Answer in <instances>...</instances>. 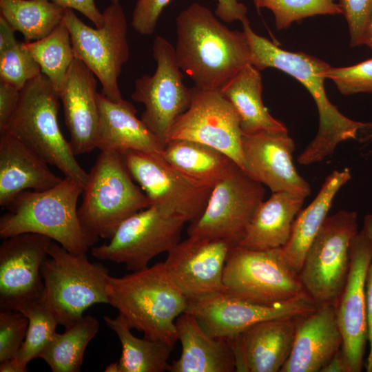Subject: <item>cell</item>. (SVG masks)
<instances>
[{
	"mask_svg": "<svg viewBox=\"0 0 372 372\" xmlns=\"http://www.w3.org/2000/svg\"><path fill=\"white\" fill-rule=\"evenodd\" d=\"M14 32L15 30L12 26L0 15V52L8 49L18 41Z\"/></svg>",
	"mask_w": 372,
	"mask_h": 372,
	"instance_id": "obj_45",
	"label": "cell"
},
{
	"mask_svg": "<svg viewBox=\"0 0 372 372\" xmlns=\"http://www.w3.org/2000/svg\"><path fill=\"white\" fill-rule=\"evenodd\" d=\"M243 171L272 193L288 192L304 198L309 184L297 172L293 163V140L287 133L259 131L242 134Z\"/></svg>",
	"mask_w": 372,
	"mask_h": 372,
	"instance_id": "obj_20",
	"label": "cell"
},
{
	"mask_svg": "<svg viewBox=\"0 0 372 372\" xmlns=\"http://www.w3.org/2000/svg\"><path fill=\"white\" fill-rule=\"evenodd\" d=\"M257 1L258 0H253L254 3V5H256V3H257Z\"/></svg>",
	"mask_w": 372,
	"mask_h": 372,
	"instance_id": "obj_50",
	"label": "cell"
},
{
	"mask_svg": "<svg viewBox=\"0 0 372 372\" xmlns=\"http://www.w3.org/2000/svg\"><path fill=\"white\" fill-rule=\"evenodd\" d=\"M220 92L237 112L243 133L288 132L285 125L274 118L264 105L261 74L251 64L245 67Z\"/></svg>",
	"mask_w": 372,
	"mask_h": 372,
	"instance_id": "obj_30",
	"label": "cell"
},
{
	"mask_svg": "<svg viewBox=\"0 0 372 372\" xmlns=\"http://www.w3.org/2000/svg\"><path fill=\"white\" fill-rule=\"evenodd\" d=\"M300 318H277L257 322L229 340L237 372H280L291 351Z\"/></svg>",
	"mask_w": 372,
	"mask_h": 372,
	"instance_id": "obj_21",
	"label": "cell"
},
{
	"mask_svg": "<svg viewBox=\"0 0 372 372\" xmlns=\"http://www.w3.org/2000/svg\"><path fill=\"white\" fill-rule=\"evenodd\" d=\"M108 304L131 329L144 337L174 347L178 340L176 318L185 312L188 300L169 276L165 262L107 278Z\"/></svg>",
	"mask_w": 372,
	"mask_h": 372,
	"instance_id": "obj_3",
	"label": "cell"
},
{
	"mask_svg": "<svg viewBox=\"0 0 372 372\" xmlns=\"http://www.w3.org/2000/svg\"><path fill=\"white\" fill-rule=\"evenodd\" d=\"M83 192L80 183L65 177L48 189L19 193L0 218V237L37 234L71 253L87 254L96 241L84 231L79 220L77 203Z\"/></svg>",
	"mask_w": 372,
	"mask_h": 372,
	"instance_id": "obj_4",
	"label": "cell"
},
{
	"mask_svg": "<svg viewBox=\"0 0 372 372\" xmlns=\"http://www.w3.org/2000/svg\"><path fill=\"white\" fill-rule=\"evenodd\" d=\"M23 45L59 92L75 59L70 34L63 21L47 37L31 42L23 41Z\"/></svg>",
	"mask_w": 372,
	"mask_h": 372,
	"instance_id": "obj_34",
	"label": "cell"
},
{
	"mask_svg": "<svg viewBox=\"0 0 372 372\" xmlns=\"http://www.w3.org/2000/svg\"><path fill=\"white\" fill-rule=\"evenodd\" d=\"M325 76L344 95L372 94V57L351 66L330 67Z\"/></svg>",
	"mask_w": 372,
	"mask_h": 372,
	"instance_id": "obj_39",
	"label": "cell"
},
{
	"mask_svg": "<svg viewBox=\"0 0 372 372\" xmlns=\"http://www.w3.org/2000/svg\"><path fill=\"white\" fill-rule=\"evenodd\" d=\"M251 51V64L258 70L273 68L294 77L308 90L316 103L319 127L313 140L298 157L300 165L321 162L331 156L342 141L372 136V123L350 119L339 112L327 97L324 80L331 67L324 61L302 52L285 50L257 34L247 18L241 21Z\"/></svg>",
	"mask_w": 372,
	"mask_h": 372,
	"instance_id": "obj_1",
	"label": "cell"
},
{
	"mask_svg": "<svg viewBox=\"0 0 372 372\" xmlns=\"http://www.w3.org/2000/svg\"><path fill=\"white\" fill-rule=\"evenodd\" d=\"M342 342L335 304L319 305L298 319L291 351L280 372H320Z\"/></svg>",
	"mask_w": 372,
	"mask_h": 372,
	"instance_id": "obj_23",
	"label": "cell"
},
{
	"mask_svg": "<svg viewBox=\"0 0 372 372\" xmlns=\"http://www.w3.org/2000/svg\"><path fill=\"white\" fill-rule=\"evenodd\" d=\"M28 319L19 311H0V362L14 358L26 335Z\"/></svg>",
	"mask_w": 372,
	"mask_h": 372,
	"instance_id": "obj_40",
	"label": "cell"
},
{
	"mask_svg": "<svg viewBox=\"0 0 372 372\" xmlns=\"http://www.w3.org/2000/svg\"><path fill=\"white\" fill-rule=\"evenodd\" d=\"M307 294L267 305L238 298L226 291L188 301L185 312L192 314L210 335L230 340L260 321L277 318H301L318 307Z\"/></svg>",
	"mask_w": 372,
	"mask_h": 372,
	"instance_id": "obj_16",
	"label": "cell"
},
{
	"mask_svg": "<svg viewBox=\"0 0 372 372\" xmlns=\"http://www.w3.org/2000/svg\"><path fill=\"white\" fill-rule=\"evenodd\" d=\"M65 9L49 0H0V15L24 42L41 39L63 21Z\"/></svg>",
	"mask_w": 372,
	"mask_h": 372,
	"instance_id": "obj_33",
	"label": "cell"
},
{
	"mask_svg": "<svg viewBox=\"0 0 372 372\" xmlns=\"http://www.w3.org/2000/svg\"><path fill=\"white\" fill-rule=\"evenodd\" d=\"M52 241L32 233L3 239L0 245V311H17L43 296L41 269Z\"/></svg>",
	"mask_w": 372,
	"mask_h": 372,
	"instance_id": "obj_18",
	"label": "cell"
},
{
	"mask_svg": "<svg viewBox=\"0 0 372 372\" xmlns=\"http://www.w3.org/2000/svg\"><path fill=\"white\" fill-rule=\"evenodd\" d=\"M134 181L119 152L101 151L88 173L78 209L84 231L95 241L110 239L125 220L150 206Z\"/></svg>",
	"mask_w": 372,
	"mask_h": 372,
	"instance_id": "obj_6",
	"label": "cell"
},
{
	"mask_svg": "<svg viewBox=\"0 0 372 372\" xmlns=\"http://www.w3.org/2000/svg\"><path fill=\"white\" fill-rule=\"evenodd\" d=\"M255 6L258 12L265 8L273 12L278 30L307 17L342 14L339 3L334 0H258Z\"/></svg>",
	"mask_w": 372,
	"mask_h": 372,
	"instance_id": "obj_37",
	"label": "cell"
},
{
	"mask_svg": "<svg viewBox=\"0 0 372 372\" xmlns=\"http://www.w3.org/2000/svg\"><path fill=\"white\" fill-rule=\"evenodd\" d=\"M59 6L65 9L75 10L95 25L96 28H101L104 23L103 12H101L96 6L94 0H49Z\"/></svg>",
	"mask_w": 372,
	"mask_h": 372,
	"instance_id": "obj_44",
	"label": "cell"
},
{
	"mask_svg": "<svg viewBox=\"0 0 372 372\" xmlns=\"http://www.w3.org/2000/svg\"><path fill=\"white\" fill-rule=\"evenodd\" d=\"M226 291L241 299L271 305L307 293L282 248L255 250L231 247L225 265Z\"/></svg>",
	"mask_w": 372,
	"mask_h": 372,
	"instance_id": "obj_8",
	"label": "cell"
},
{
	"mask_svg": "<svg viewBox=\"0 0 372 372\" xmlns=\"http://www.w3.org/2000/svg\"><path fill=\"white\" fill-rule=\"evenodd\" d=\"M181 354L169 365L171 372H234L236 357L229 340L209 335L197 319L184 312L176 320Z\"/></svg>",
	"mask_w": 372,
	"mask_h": 372,
	"instance_id": "obj_26",
	"label": "cell"
},
{
	"mask_svg": "<svg viewBox=\"0 0 372 372\" xmlns=\"http://www.w3.org/2000/svg\"><path fill=\"white\" fill-rule=\"evenodd\" d=\"M60 101L58 92L41 72L20 90L17 109L6 132L84 188L88 173L76 160L70 142L61 133L58 122Z\"/></svg>",
	"mask_w": 372,
	"mask_h": 372,
	"instance_id": "obj_5",
	"label": "cell"
},
{
	"mask_svg": "<svg viewBox=\"0 0 372 372\" xmlns=\"http://www.w3.org/2000/svg\"><path fill=\"white\" fill-rule=\"evenodd\" d=\"M41 73V68L23 42L17 41L0 52V82L21 90L30 80Z\"/></svg>",
	"mask_w": 372,
	"mask_h": 372,
	"instance_id": "obj_38",
	"label": "cell"
},
{
	"mask_svg": "<svg viewBox=\"0 0 372 372\" xmlns=\"http://www.w3.org/2000/svg\"><path fill=\"white\" fill-rule=\"evenodd\" d=\"M96 85L94 73L75 58L58 92L70 132L69 142L76 156L96 148L99 118Z\"/></svg>",
	"mask_w": 372,
	"mask_h": 372,
	"instance_id": "obj_22",
	"label": "cell"
},
{
	"mask_svg": "<svg viewBox=\"0 0 372 372\" xmlns=\"http://www.w3.org/2000/svg\"><path fill=\"white\" fill-rule=\"evenodd\" d=\"M48 254L41 269L44 284L41 298L60 325L66 327L81 319L93 304H108L110 274L105 266L91 262L87 254L71 253L53 240Z\"/></svg>",
	"mask_w": 372,
	"mask_h": 372,
	"instance_id": "obj_7",
	"label": "cell"
},
{
	"mask_svg": "<svg viewBox=\"0 0 372 372\" xmlns=\"http://www.w3.org/2000/svg\"><path fill=\"white\" fill-rule=\"evenodd\" d=\"M185 223L180 216L150 205L125 220L109 242L93 246L91 254L101 260L123 263L131 271H139L180 241Z\"/></svg>",
	"mask_w": 372,
	"mask_h": 372,
	"instance_id": "obj_11",
	"label": "cell"
},
{
	"mask_svg": "<svg viewBox=\"0 0 372 372\" xmlns=\"http://www.w3.org/2000/svg\"><path fill=\"white\" fill-rule=\"evenodd\" d=\"M99 125L95 141L101 151L136 150L163 156L165 145L150 131L129 101L114 102L97 94Z\"/></svg>",
	"mask_w": 372,
	"mask_h": 372,
	"instance_id": "obj_24",
	"label": "cell"
},
{
	"mask_svg": "<svg viewBox=\"0 0 372 372\" xmlns=\"http://www.w3.org/2000/svg\"><path fill=\"white\" fill-rule=\"evenodd\" d=\"M265 194L262 184L236 167L213 187L203 214L189 224L188 236L220 239L232 247L238 245Z\"/></svg>",
	"mask_w": 372,
	"mask_h": 372,
	"instance_id": "obj_14",
	"label": "cell"
},
{
	"mask_svg": "<svg viewBox=\"0 0 372 372\" xmlns=\"http://www.w3.org/2000/svg\"><path fill=\"white\" fill-rule=\"evenodd\" d=\"M351 178L348 168L332 172L314 200L296 216L289 238L281 248L290 265L298 273L310 245L328 216L334 197Z\"/></svg>",
	"mask_w": 372,
	"mask_h": 372,
	"instance_id": "obj_28",
	"label": "cell"
},
{
	"mask_svg": "<svg viewBox=\"0 0 372 372\" xmlns=\"http://www.w3.org/2000/svg\"><path fill=\"white\" fill-rule=\"evenodd\" d=\"M190 91L189 106L172 124L165 144L174 140L205 144L227 155L243 170V132L234 106L218 90L194 85Z\"/></svg>",
	"mask_w": 372,
	"mask_h": 372,
	"instance_id": "obj_13",
	"label": "cell"
},
{
	"mask_svg": "<svg viewBox=\"0 0 372 372\" xmlns=\"http://www.w3.org/2000/svg\"><path fill=\"white\" fill-rule=\"evenodd\" d=\"M350 256L347 279L335 305L336 317L348 372H360L368 342L366 280L372 258V241L364 227L352 240Z\"/></svg>",
	"mask_w": 372,
	"mask_h": 372,
	"instance_id": "obj_17",
	"label": "cell"
},
{
	"mask_svg": "<svg viewBox=\"0 0 372 372\" xmlns=\"http://www.w3.org/2000/svg\"><path fill=\"white\" fill-rule=\"evenodd\" d=\"M20 90L0 82V133L5 132L18 107Z\"/></svg>",
	"mask_w": 372,
	"mask_h": 372,
	"instance_id": "obj_42",
	"label": "cell"
},
{
	"mask_svg": "<svg viewBox=\"0 0 372 372\" xmlns=\"http://www.w3.org/2000/svg\"><path fill=\"white\" fill-rule=\"evenodd\" d=\"M152 54L156 68L152 75L135 80L132 99L144 105L141 120L165 145L166 135L176 119L190 104L191 91L183 83L174 47L157 36Z\"/></svg>",
	"mask_w": 372,
	"mask_h": 372,
	"instance_id": "obj_12",
	"label": "cell"
},
{
	"mask_svg": "<svg viewBox=\"0 0 372 372\" xmlns=\"http://www.w3.org/2000/svg\"><path fill=\"white\" fill-rule=\"evenodd\" d=\"M120 153L150 205L180 216L186 223L194 222L201 216L213 187L189 180L163 156L131 149Z\"/></svg>",
	"mask_w": 372,
	"mask_h": 372,
	"instance_id": "obj_15",
	"label": "cell"
},
{
	"mask_svg": "<svg viewBox=\"0 0 372 372\" xmlns=\"http://www.w3.org/2000/svg\"><path fill=\"white\" fill-rule=\"evenodd\" d=\"M178 64L194 85L220 91L245 67L251 51L243 30L223 25L207 7L194 3L176 19Z\"/></svg>",
	"mask_w": 372,
	"mask_h": 372,
	"instance_id": "obj_2",
	"label": "cell"
},
{
	"mask_svg": "<svg viewBox=\"0 0 372 372\" xmlns=\"http://www.w3.org/2000/svg\"><path fill=\"white\" fill-rule=\"evenodd\" d=\"M105 372H120L118 362L110 364L105 368Z\"/></svg>",
	"mask_w": 372,
	"mask_h": 372,
	"instance_id": "obj_48",
	"label": "cell"
},
{
	"mask_svg": "<svg viewBox=\"0 0 372 372\" xmlns=\"http://www.w3.org/2000/svg\"><path fill=\"white\" fill-rule=\"evenodd\" d=\"M171 0H138L132 12V26L142 35L154 33L159 17ZM247 7L238 0H218L216 15L225 22L242 21L247 17Z\"/></svg>",
	"mask_w": 372,
	"mask_h": 372,
	"instance_id": "obj_36",
	"label": "cell"
},
{
	"mask_svg": "<svg viewBox=\"0 0 372 372\" xmlns=\"http://www.w3.org/2000/svg\"><path fill=\"white\" fill-rule=\"evenodd\" d=\"M163 158L183 176L199 185L213 187L239 167L220 150L196 141H168Z\"/></svg>",
	"mask_w": 372,
	"mask_h": 372,
	"instance_id": "obj_29",
	"label": "cell"
},
{
	"mask_svg": "<svg viewBox=\"0 0 372 372\" xmlns=\"http://www.w3.org/2000/svg\"><path fill=\"white\" fill-rule=\"evenodd\" d=\"M231 247L223 240L189 235L168 252L167 271L188 301L226 291L223 273Z\"/></svg>",
	"mask_w": 372,
	"mask_h": 372,
	"instance_id": "obj_19",
	"label": "cell"
},
{
	"mask_svg": "<svg viewBox=\"0 0 372 372\" xmlns=\"http://www.w3.org/2000/svg\"><path fill=\"white\" fill-rule=\"evenodd\" d=\"M111 3H120V0H109Z\"/></svg>",
	"mask_w": 372,
	"mask_h": 372,
	"instance_id": "obj_49",
	"label": "cell"
},
{
	"mask_svg": "<svg viewBox=\"0 0 372 372\" xmlns=\"http://www.w3.org/2000/svg\"><path fill=\"white\" fill-rule=\"evenodd\" d=\"M304 198L288 192L272 193L256 209L238 245L255 250L282 247L289 238Z\"/></svg>",
	"mask_w": 372,
	"mask_h": 372,
	"instance_id": "obj_27",
	"label": "cell"
},
{
	"mask_svg": "<svg viewBox=\"0 0 372 372\" xmlns=\"http://www.w3.org/2000/svg\"><path fill=\"white\" fill-rule=\"evenodd\" d=\"M99 328V322L95 317L83 316L66 327L63 333L56 332L39 358L53 372L80 371L85 349Z\"/></svg>",
	"mask_w": 372,
	"mask_h": 372,
	"instance_id": "obj_32",
	"label": "cell"
},
{
	"mask_svg": "<svg viewBox=\"0 0 372 372\" xmlns=\"http://www.w3.org/2000/svg\"><path fill=\"white\" fill-rule=\"evenodd\" d=\"M358 231L357 213L340 210L327 216L310 245L298 274L305 292L318 305H336L349 271L351 242Z\"/></svg>",
	"mask_w": 372,
	"mask_h": 372,
	"instance_id": "obj_9",
	"label": "cell"
},
{
	"mask_svg": "<svg viewBox=\"0 0 372 372\" xmlns=\"http://www.w3.org/2000/svg\"><path fill=\"white\" fill-rule=\"evenodd\" d=\"M17 311L28 319L25 340L13 358L19 372L27 371V365L32 360L39 358L56 333L59 324L54 313L41 297L37 300L20 306Z\"/></svg>",
	"mask_w": 372,
	"mask_h": 372,
	"instance_id": "obj_35",
	"label": "cell"
},
{
	"mask_svg": "<svg viewBox=\"0 0 372 372\" xmlns=\"http://www.w3.org/2000/svg\"><path fill=\"white\" fill-rule=\"evenodd\" d=\"M103 14V26L93 28L83 23L74 10L65 8L63 22L69 30L75 58L98 79L101 94L118 102L123 99L118 77L130 58L127 19L120 3H110Z\"/></svg>",
	"mask_w": 372,
	"mask_h": 372,
	"instance_id": "obj_10",
	"label": "cell"
},
{
	"mask_svg": "<svg viewBox=\"0 0 372 372\" xmlns=\"http://www.w3.org/2000/svg\"><path fill=\"white\" fill-rule=\"evenodd\" d=\"M363 227L366 230L372 241V214H367L364 217ZM366 303L369 353L365 363V369L367 372H372V258L366 280Z\"/></svg>",
	"mask_w": 372,
	"mask_h": 372,
	"instance_id": "obj_43",
	"label": "cell"
},
{
	"mask_svg": "<svg viewBox=\"0 0 372 372\" xmlns=\"http://www.w3.org/2000/svg\"><path fill=\"white\" fill-rule=\"evenodd\" d=\"M362 45H366L372 50V15L364 34Z\"/></svg>",
	"mask_w": 372,
	"mask_h": 372,
	"instance_id": "obj_47",
	"label": "cell"
},
{
	"mask_svg": "<svg viewBox=\"0 0 372 372\" xmlns=\"http://www.w3.org/2000/svg\"><path fill=\"white\" fill-rule=\"evenodd\" d=\"M320 372H348L342 348L337 351Z\"/></svg>",
	"mask_w": 372,
	"mask_h": 372,
	"instance_id": "obj_46",
	"label": "cell"
},
{
	"mask_svg": "<svg viewBox=\"0 0 372 372\" xmlns=\"http://www.w3.org/2000/svg\"><path fill=\"white\" fill-rule=\"evenodd\" d=\"M105 324L117 335L122 347L118 361L120 372H164L169 371L168 360L174 347L159 341L138 338L131 332L126 320L103 317Z\"/></svg>",
	"mask_w": 372,
	"mask_h": 372,
	"instance_id": "obj_31",
	"label": "cell"
},
{
	"mask_svg": "<svg viewBox=\"0 0 372 372\" xmlns=\"http://www.w3.org/2000/svg\"><path fill=\"white\" fill-rule=\"evenodd\" d=\"M63 178L48 164L12 134L0 136V206L6 207L19 193L41 191L59 184Z\"/></svg>",
	"mask_w": 372,
	"mask_h": 372,
	"instance_id": "obj_25",
	"label": "cell"
},
{
	"mask_svg": "<svg viewBox=\"0 0 372 372\" xmlns=\"http://www.w3.org/2000/svg\"><path fill=\"white\" fill-rule=\"evenodd\" d=\"M348 24L351 47L362 45L363 37L372 15V0H339Z\"/></svg>",
	"mask_w": 372,
	"mask_h": 372,
	"instance_id": "obj_41",
	"label": "cell"
}]
</instances>
